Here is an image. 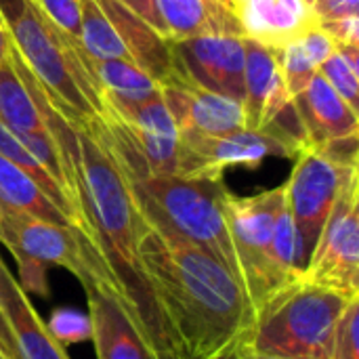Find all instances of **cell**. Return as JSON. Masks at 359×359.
<instances>
[{"instance_id":"obj_5","label":"cell","mask_w":359,"mask_h":359,"mask_svg":"<svg viewBox=\"0 0 359 359\" xmlns=\"http://www.w3.org/2000/svg\"><path fill=\"white\" fill-rule=\"evenodd\" d=\"M351 301L334 290L294 282L255 309L246 345L271 358L330 359L337 324Z\"/></svg>"},{"instance_id":"obj_29","label":"cell","mask_w":359,"mask_h":359,"mask_svg":"<svg viewBox=\"0 0 359 359\" xmlns=\"http://www.w3.org/2000/svg\"><path fill=\"white\" fill-rule=\"evenodd\" d=\"M50 337L63 347L67 343H80L90 339V322L88 318L76 313V311H67L61 309L57 313H53L50 322L46 324Z\"/></svg>"},{"instance_id":"obj_23","label":"cell","mask_w":359,"mask_h":359,"mask_svg":"<svg viewBox=\"0 0 359 359\" xmlns=\"http://www.w3.org/2000/svg\"><path fill=\"white\" fill-rule=\"evenodd\" d=\"M93 72L101 86L103 103L109 105H135L158 93V84L133 61H93Z\"/></svg>"},{"instance_id":"obj_36","label":"cell","mask_w":359,"mask_h":359,"mask_svg":"<svg viewBox=\"0 0 359 359\" xmlns=\"http://www.w3.org/2000/svg\"><path fill=\"white\" fill-rule=\"evenodd\" d=\"M246 351H248V345H246V334L233 339L227 347H223L219 353H215L210 359H246Z\"/></svg>"},{"instance_id":"obj_8","label":"cell","mask_w":359,"mask_h":359,"mask_svg":"<svg viewBox=\"0 0 359 359\" xmlns=\"http://www.w3.org/2000/svg\"><path fill=\"white\" fill-rule=\"evenodd\" d=\"M359 177L347 181L322 229L303 282L359 297Z\"/></svg>"},{"instance_id":"obj_37","label":"cell","mask_w":359,"mask_h":359,"mask_svg":"<svg viewBox=\"0 0 359 359\" xmlns=\"http://www.w3.org/2000/svg\"><path fill=\"white\" fill-rule=\"evenodd\" d=\"M0 353L4 355V359H17V351H15V343L8 330V324L0 311Z\"/></svg>"},{"instance_id":"obj_18","label":"cell","mask_w":359,"mask_h":359,"mask_svg":"<svg viewBox=\"0 0 359 359\" xmlns=\"http://www.w3.org/2000/svg\"><path fill=\"white\" fill-rule=\"evenodd\" d=\"M103 15L114 25L130 61L143 69L156 84L166 80L175 69L172 42L160 36L145 19L135 15L118 0H95Z\"/></svg>"},{"instance_id":"obj_19","label":"cell","mask_w":359,"mask_h":359,"mask_svg":"<svg viewBox=\"0 0 359 359\" xmlns=\"http://www.w3.org/2000/svg\"><path fill=\"white\" fill-rule=\"evenodd\" d=\"M305 126L309 147H320L332 139L358 135V111L318 72L309 86L292 97Z\"/></svg>"},{"instance_id":"obj_21","label":"cell","mask_w":359,"mask_h":359,"mask_svg":"<svg viewBox=\"0 0 359 359\" xmlns=\"http://www.w3.org/2000/svg\"><path fill=\"white\" fill-rule=\"evenodd\" d=\"M0 212L15 217H32L55 225H76L61 212L44 191L15 164L0 156Z\"/></svg>"},{"instance_id":"obj_30","label":"cell","mask_w":359,"mask_h":359,"mask_svg":"<svg viewBox=\"0 0 359 359\" xmlns=\"http://www.w3.org/2000/svg\"><path fill=\"white\" fill-rule=\"evenodd\" d=\"M34 2L61 32L80 40V0H34Z\"/></svg>"},{"instance_id":"obj_33","label":"cell","mask_w":359,"mask_h":359,"mask_svg":"<svg viewBox=\"0 0 359 359\" xmlns=\"http://www.w3.org/2000/svg\"><path fill=\"white\" fill-rule=\"evenodd\" d=\"M299 42L303 44L305 53H307L309 59L316 63V67H320V65L337 50V44H334V42L330 40V36L320 27V23H318L313 29L305 32V34L299 38Z\"/></svg>"},{"instance_id":"obj_14","label":"cell","mask_w":359,"mask_h":359,"mask_svg":"<svg viewBox=\"0 0 359 359\" xmlns=\"http://www.w3.org/2000/svg\"><path fill=\"white\" fill-rule=\"evenodd\" d=\"M103 109H109L118 120L126 124L151 175L156 177L177 175L181 141H179L177 124L162 101L160 88L154 97L141 103L135 105L103 103Z\"/></svg>"},{"instance_id":"obj_28","label":"cell","mask_w":359,"mask_h":359,"mask_svg":"<svg viewBox=\"0 0 359 359\" xmlns=\"http://www.w3.org/2000/svg\"><path fill=\"white\" fill-rule=\"evenodd\" d=\"M359 297L353 299L347 309L343 311L332 341V355L330 359H359Z\"/></svg>"},{"instance_id":"obj_9","label":"cell","mask_w":359,"mask_h":359,"mask_svg":"<svg viewBox=\"0 0 359 359\" xmlns=\"http://www.w3.org/2000/svg\"><path fill=\"white\" fill-rule=\"evenodd\" d=\"M0 242L15 259H32L72 271L82 284L105 267L80 225H55L32 217L0 212Z\"/></svg>"},{"instance_id":"obj_31","label":"cell","mask_w":359,"mask_h":359,"mask_svg":"<svg viewBox=\"0 0 359 359\" xmlns=\"http://www.w3.org/2000/svg\"><path fill=\"white\" fill-rule=\"evenodd\" d=\"M17 267H19V276L21 280L19 286L25 290V292H34V294H40V297H48V286H46V267L44 263H38V261H32V259H15Z\"/></svg>"},{"instance_id":"obj_4","label":"cell","mask_w":359,"mask_h":359,"mask_svg":"<svg viewBox=\"0 0 359 359\" xmlns=\"http://www.w3.org/2000/svg\"><path fill=\"white\" fill-rule=\"evenodd\" d=\"M126 185L143 225L164 238L208 252L240 280L227 227V198L231 191L223 179L149 175L143 179H126Z\"/></svg>"},{"instance_id":"obj_2","label":"cell","mask_w":359,"mask_h":359,"mask_svg":"<svg viewBox=\"0 0 359 359\" xmlns=\"http://www.w3.org/2000/svg\"><path fill=\"white\" fill-rule=\"evenodd\" d=\"M139 259L179 359H210L250 330L255 309L242 282L208 252L141 223Z\"/></svg>"},{"instance_id":"obj_6","label":"cell","mask_w":359,"mask_h":359,"mask_svg":"<svg viewBox=\"0 0 359 359\" xmlns=\"http://www.w3.org/2000/svg\"><path fill=\"white\" fill-rule=\"evenodd\" d=\"M286 206L284 185L265 189L261 194L227 198V227L233 244L240 282L248 294L252 309L263 305L278 290L290 286L273 265L271 246L276 223Z\"/></svg>"},{"instance_id":"obj_40","label":"cell","mask_w":359,"mask_h":359,"mask_svg":"<svg viewBox=\"0 0 359 359\" xmlns=\"http://www.w3.org/2000/svg\"><path fill=\"white\" fill-rule=\"evenodd\" d=\"M219 2H223V4H227L229 8H233V6H231V0H219Z\"/></svg>"},{"instance_id":"obj_26","label":"cell","mask_w":359,"mask_h":359,"mask_svg":"<svg viewBox=\"0 0 359 359\" xmlns=\"http://www.w3.org/2000/svg\"><path fill=\"white\" fill-rule=\"evenodd\" d=\"M278 57H280V69H282L290 97L301 95L309 86L313 76L318 74L316 63L309 59V55L305 53L299 40L288 42L282 50H278Z\"/></svg>"},{"instance_id":"obj_13","label":"cell","mask_w":359,"mask_h":359,"mask_svg":"<svg viewBox=\"0 0 359 359\" xmlns=\"http://www.w3.org/2000/svg\"><path fill=\"white\" fill-rule=\"evenodd\" d=\"M177 67L198 86L244 103V36H196L172 42Z\"/></svg>"},{"instance_id":"obj_39","label":"cell","mask_w":359,"mask_h":359,"mask_svg":"<svg viewBox=\"0 0 359 359\" xmlns=\"http://www.w3.org/2000/svg\"><path fill=\"white\" fill-rule=\"evenodd\" d=\"M246 359H282V358H271V355H261V353H255V351H246Z\"/></svg>"},{"instance_id":"obj_12","label":"cell","mask_w":359,"mask_h":359,"mask_svg":"<svg viewBox=\"0 0 359 359\" xmlns=\"http://www.w3.org/2000/svg\"><path fill=\"white\" fill-rule=\"evenodd\" d=\"M158 88L179 137H223L246 128L242 103L194 84L179 67Z\"/></svg>"},{"instance_id":"obj_7","label":"cell","mask_w":359,"mask_h":359,"mask_svg":"<svg viewBox=\"0 0 359 359\" xmlns=\"http://www.w3.org/2000/svg\"><path fill=\"white\" fill-rule=\"evenodd\" d=\"M355 172L358 166L339 164L316 147H305L297 154L294 168L284 183V198L301 240V257L305 269L311 261L337 198Z\"/></svg>"},{"instance_id":"obj_22","label":"cell","mask_w":359,"mask_h":359,"mask_svg":"<svg viewBox=\"0 0 359 359\" xmlns=\"http://www.w3.org/2000/svg\"><path fill=\"white\" fill-rule=\"evenodd\" d=\"M0 122L17 137L50 135L8 57L0 61Z\"/></svg>"},{"instance_id":"obj_16","label":"cell","mask_w":359,"mask_h":359,"mask_svg":"<svg viewBox=\"0 0 359 359\" xmlns=\"http://www.w3.org/2000/svg\"><path fill=\"white\" fill-rule=\"evenodd\" d=\"M244 116L246 128L261 130L292 99L282 69L278 50L244 36Z\"/></svg>"},{"instance_id":"obj_1","label":"cell","mask_w":359,"mask_h":359,"mask_svg":"<svg viewBox=\"0 0 359 359\" xmlns=\"http://www.w3.org/2000/svg\"><path fill=\"white\" fill-rule=\"evenodd\" d=\"M19 80L32 95L63 164L67 191L78 225L84 229L133 322L158 359H179L170 328L139 259L141 219L126 179L107 147L86 128L67 122L46 99L44 88L27 69L13 44L6 53Z\"/></svg>"},{"instance_id":"obj_3","label":"cell","mask_w":359,"mask_h":359,"mask_svg":"<svg viewBox=\"0 0 359 359\" xmlns=\"http://www.w3.org/2000/svg\"><path fill=\"white\" fill-rule=\"evenodd\" d=\"M0 21L48 103L67 122L84 126L103 114L93 59L78 38L61 32L34 0H0Z\"/></svg>"},{"instance_id":"obj_35","label":"cell","mask_w":359,"mask_h":359,"mask_svg":"<svg viewBox=\"0 0 359 359\" xmlns=\"http://www.w3.org/2000/svg\"><path fill=\"white\" fill-rule=\"evenodd\" d=\"M118 2H122L126 8H130V11H133L135 15H139L141 19H145L160 36L166 38L164 25H162L158 13H156V8H154V0H118ZM166 40H168V38H166Z\"/></svg>"},{"instance_id":"obj_20","label":"cell","mask_w":359,"mask_h":359,"mask_svg":"<svg viewBox=\"0 0 359 359\" xmlns=\"http://www.w3.org/2000/svg\"><path fill=\"white\" fill-rule=\"evenodd\" d=\"M154 8L170 42L212 34L244 36L233 8L219 0H154Z\"/></svg>"},{"instance_id":"obj_15","label":"cell","mask_w":359,"mask_h":359,"mask_svg":"<svg viewBox=\"0 0 359 359\" xmlns=\"http://www.w3.org/2000/svg\"><path fill=\"white\" fill-rule=\"evenodd\" d=\"M231 6L244 36L273 50H282L320 23L305 0H231Z\"/></svg>"},{"instance_id":"obj_42","label":"cell","mask_w":359,"mask_h":359,"mask_svg":"<svg viewBox=\"0 0 359 359\" xmlns=\"http://www.w3.org/2000/svg\"><path fill=\"white\" fill-rule=\"evenodd\" d=\"M0 359H4V355H2V353H0Z\"/></svg>"},{"instance_id":"obj_10","label":"cell","mask_w":359,"mask_h":359,"mask_svg":"<svg viewBox=\"0 0 359 359\" xmlns=\"http://www.w3.org/2000/svg\"><path fill=\"white\" fill-rule=\"evenodd\" d=\"M177 177L221 181L229 166L259 168L267 158H294L276 137L263 130L242 128L223 137H179Z\"/></svg>"},{"instance_id":"obj_27","label":"cell","mask_w":359,"mask_h":359,"mask_svg":"<svg viewBox=\"0 0 359 359\" xmlns=\"http://www.w3.org/2000/svg\"><path fill=\"white\" fill-rule=\"evenodd\" d=\"M318 72L326 78V82L358 111V101H359V72H355L347 59L334 50L320 67Z\"/></svg>"},{"instance_id":"obj_24","label":"cell","mask_w":359,"mask_h":359,"mask_svg":"<svg viewBox=\"0 0 359 359\" xmlns=\"http://www.w3.org/2000/svg\"><path fill=\"white\" fill-rule=\"evenodd\" d=\"M0 156L6 158L11 164H15L17 168H21L42 191L44 196L61 210L65 212L76 225H78V219H76V210H74V204L67 196V191L48 175V170L32 156V151L0 122Z\"/></svg>"},{"instance_id":"obj_34","label":"cell","mask_w":359,"mask_h":359,"mask_svg":"<svg viewBox=\"0 0 359 359\" xmlns=\"http://www.w3.org/2000/svg\"><path fill=\"white\" fill-rule=\"evenodd\" d=\"M359 0H313L311 13L318 21H332L358 15Z\"/></svg>"},{"instance_id":"obj_25","label":"cell","mask_w":359,"mask_h":359,"mask_svg":"<svg viewBox=\"0 0 359 359\" xmlns=\"http://www.w3.org/2000/svg\"><path fill=\"white\" fill-rule=\"evenodd\" d=\"M80 44L93 61H130L114 25L95 0H80Z\"/></svg>"},{"instance_id":"obj_11","label":"cell","mask_w":359,"mask_h":359,"mask_svg":"<svg viewBox=\"0 0 359 359\" xmlns=\"http://www.w3.org/2000/svg\"><path fill=\"white\" fill-rule=\"evenodd\" d=\"M97 359H158L111 284L107 267L82 282Z\"/></svg>"},{"instance_id":"obj_17","label":"cell","mask_w":359,"mask_h":359,"mask_svg":"<svg viewBox=\"0 0 359 359\" xmlns=\"http://www.w3.org/2000/svg\"><path fill=\"white\" fill-rule=\"evenodd\" d=\"M0 311L8 324L17 359H69L65 349L50 337L36 313L25 290L0 259Z\"/></svg>"},{"instance_id":"obj_41","label":"cell","mask_w":359,"mask_h":359,"mask_svg":"<svg viewBox=\"0 0 359 359\" xmlns=\"http://www.w3.org/2000/svg\"><path fill=\"white\" fill-rule=\"evenodd\" d=\"M305 2H307V4H309V6H311V4H313V0H305Z\"/></svg>"},{"instance_id":"obj_32","label":"cell","mask_w":359,"mask_h":359,"mask_svg":"<svg viewBox=\"0 0 359 359\" xmlns=\"http://www.w3.org/2000/svg\"><path fill=\"white\" fill-rule=\"evenodd\" d=\"M320 27L330 36V40L339 46H359V17H343L332 21H320Z\"/></svg>"},{"instance_id":"obj_38","label":"cell","mask_w":359,"mask_h":359,"mask_svg":"<svg viewBox=\"0 0 359 359\" xmlns=\"http://www.w3.org/2000/svg\"><path fill=\"white\" fill-rule=\"evenodd\" d=\"M8 44H11L8 34H6V29H4V25H2V21H0V61H4V59H6Z\"/></svg>"}]
</instances>
